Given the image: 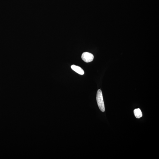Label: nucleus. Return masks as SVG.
<instances>
[{
	"mask_svg": "<svg viewBox=\"0 0 159 159\" xmlns=\"http://www.w3.org/2000/svg\"><path fill=\"white\" fill-rule=\"evenodd\" d=\"M96 100L98 107L100 110L102 112H104L105 111V105L102 91L100 89L98 90L96 96Z\"/></svg>",
	"mask_w": 159,
	"mask_h": 159,
	"instance_id": "obj_1",
	"label": "nucleus"
},
{
	"mask_svg": "<svg viewBox=\"0 0 159 159\" xmlns=\"http://www.w3.org/2000/svg\"><path fill=\"white\" fill-rule=\"evenodd\" d=\"M94 57L92 54L88 52L83 53L81 56L82 59L85 62H89L92 61Z\"/></svg>",
	"mask_w": 159,
	"mask_h": 159,
	"instance_id": "obj_2",
	"label": "nucleus"
},
{
	"mask_svg": "<svg viewBox=\"0 0 159 159\" xmlns=\"http://www.w3.org/2000/svg\"><path fill=\"white\" fill-rule=\"evenodd\" d=\"M71 69L77 73L81 75H83L84 74V72L82 68L78 66L75 65H72L71 66Z\"/></svg>",
	"mask_w": 159,
	"mask_h": 159,
	"instance_id": "obj_3",
	"label": "nucleus"
},
{
	"mask_svg": "<svg viewBox=\"0 0 159 159\" xmlns=\"http://www.w3.org/2000/svg\"><path fill=\"white\" fill-rule=\"evenodd\" d=\"M134 114L135 116L138 118H139L142 116V113L139 109H136L134 110Z\"/></svg>",
	"mask_w": 159,
	"mask_h": 159,
	"instance_id": "obj_4",
	"label": "nucleus"
}]
</instances>
